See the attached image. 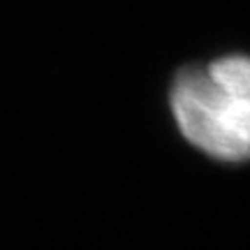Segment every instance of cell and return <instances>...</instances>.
Instances as JSON below:
<instances>
[{"instance_id": "1", "label": "cell", "mask_w": 250, "mask_h": 250, "mask_svg": "<svg viewBox=\"0 0 250 250\" xmlns=\"http://www.w3.org/2000/svg\"><path fill=\"white\" fill-rule=\"evenodd\" d=\"M169 107L197 151L220 162L250 160V56H223L179 72Z\"/></svg>"}]
</instances>
